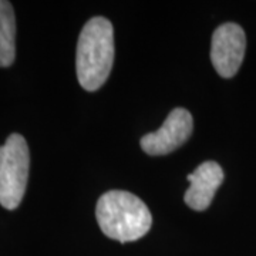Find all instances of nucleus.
<instances>
[{
  "label": "nucleus",
  "instance_id": "423d86ee",
  "mask_svg": "<svg viewBox=\"0 0 256 256\" xmlns=\"http://www.w3.org/2000/svg\"><path fill=\"white\" fill-rule=\"evenodd\" d=\"M190 188L185 192V204L195 210H205L210 205L224 182V171L218 162H202L192 174L188 175Z\"/></svg>",
  "mask_w": 256,
  "mask_h": 256
},
{
  "label": "nucleus",
  "instance_id": "39448f33",
  "mask_svg": "<svg viewBox=\"0 0 256 256\" xmlns=\"http://www.w3.org/2000/svg\"><path fill=\"white\" fill-rule=\"evenodd\" d=\"M192 130L191 112L185 108H174L168 114L162 127L141 138V148L148 156H166L188 141Z\"/></svg>",
  "mask_w": 256,
  "mask_h": 256
},
{
  "label": "nucleus",
  "instance_id": "f03ea898",
  "mask_svg": "<svg viewBox=\"0 0 256 256\" xmlns=\"http://www.w3.org/2000/svg\"><path fill=\"white\" fill-rule=\"evenodd\" d=\"M96 218L106 236L122 244L142 238L152 225L151 212L142 200L118 190L101 195Z\"/></svg>",
  "mask_w": 256,
  "mask_h": 256
},
{
  "label": "nucleus",
  "instance_id": "20e7f679",
  "mask_svg": "<svg viewBox=\"0 0 256 256\" xmlns=\"http://www.w3.org/2000/svg\"><path fill=\"white\" fill-rule=\"evenodd\" d=\"M246 36L236 23H225L214 32L210 43V60L224 78H230L238 73L245 57Z\"/></svg>",
  "mask_w": 256,
  "mask_h": 256
},
{
  "label": "nucleus",
  "instance_id": "7ed1b4c3",
  "mask_svg": "<svg viewBox=\"0 0 256 256\" xmlns=\"http://www.w3.org/2000/svg\"><path fill=\"white\" fill-rule=\"evenodd\" d=\"M30 168V152L26 140L12 134L0 146V205L16 210L24 196Z\"/></svg>",
  "mask_w": 256,
  "mask_h": 256
},
{
  "label": "nucleus",
  "instance_id": "f257e3e1",
  "mask_svg": "<svg viewBox=\"0 0 256 256\" xmlns=\"http://www.w3.org/2000/svg\"><path fill=\"white\" fill-rule=\"evenodd\" d=\"M114 32L110 20L92 18L77 43V78L84 90L96 92L107 82L114 63Z\"/></svg>",
  "mask_w": 256,
  "mask_h": 256
},
{
  "label": "nucleus",
  "instance_id": "0eeeda50",
  "mask_svg": "<svg viewBox=\"0 0 256 256\" xmlns=\"http://www.w3.org/2000/svg\"><path fill=\"white\" fill-rule=\"evenodd\" d=\"M16 18L10 2L0 0V67H9L16 57Z\"/></svg>",
  "mask_w": 256,
  "mask_h": 256
}]
</instances>
